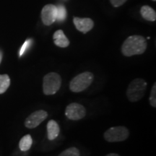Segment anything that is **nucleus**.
<instances>
[{
	"mask_svg": "<svg viewBox=\"0 0 156 156\" xmlns=\"http://www.w3.org/2000/svg\"><path fill=\"white\" fill-rule=\"evenodd\" d=\"M146 39L141 36H131L124 41L122 46V52L125 56H132L143 54L147 48Z\"/></svg>",
	"mask_w": 156,
	"mask_h": 156,
	"instance_id": "nucleus-1",
	"label": "nucleus"
},
{
	"mask_svg": "<svg viewBox=\"0 0 156 156\" xmlns=\"http://www.w3.org/2000/svg\"><path fill=\"white\" fill-rule=\"evenodd\" d=\"M147 83L145 80L136 78L129 83L126 90V96L130 102H136L143 98L147 90Z\"/></svg>",
	"mask_w": 156,
	"mask_h": 156,
	"instance_id": "nucleus-2",
	"label": "nucleus"
},
{
	"mask_svg": "<svg viewBox=\"0 0 156 156\" xmlns=\"http://www.w3.org/2000/svg\"><path fill=\"white\" fill-rule=\"evenodd\" d=\"M94 75L90 72H84L75 76L70 81L69 89L74 93H80L86 90L92 84Z\"/></svg>",
	"mask_w": 156,
	"mask_h": 156,
	"instance_id": "nucleus-3",
	"label": "nucleus"
},
{
	"mask_svg": "<svg viewBox=\"0 0 156 156\" xmlns=\"http://www.w3.org/2000/svg\"><path fill=\"white\" fill-rule=\"evenodd\" d=\"M62 85L61 76L56 73H49L43 79V92L46 95H54Z\"/></svg>",
	"mask_w": 156,
	"mask_h": 156,
	"instance_id": "nucleus-4",
	"label": "nucleus"
},
{
	"mask_svg": "<svg viewBox=\"0 0 156 156\" xmlns=\"http://www.w3.org/2000/svg\"><path fill=\"white\" fill-rule=\"evenodd\" d=\"M129 136V131L125 126H119L109 128L105 132L103 137L108 142H119L126 140Z\"/></svg>",
	"mask_w": 156,
	"mask_h": 156,
	"instance_id": "nucleus-5",
	"label": "nucleus"
},
{
	"mask_svg": "<svg viewBox=\"0 0 156 156\" xmlns=\"http://www.w3.org/2000/svg\"><path fill=\"white\" fill-rule=\"evenodd\" d=\"M65 116L70 120H80L86 116V109L80 103H72L66 107Z\"/></svg>",
	"mask_w": 156,
	"mask_h": 156,
	"instance_id": "nucleus-6",
	"label": "nucleus"
},
{
	"mask_svg": "<svg viewBox=\"0 0 156 156\" xmlns=\"http://www.w3.org/2000/svg\"><path fill=\"white\" fill-rule=\"evenodd\" d=\"M48 117V113L44 110H38L29 115L25 121V126L28 129H34L40 125Z\"/></svg>",
	"mask_w": 156,
	"mask_h": 156,
	"instance_id": "nucleus-7",
	"label": "nucleus"
},
{
	"mask_svg": "<svg viewBox=\"0 0 156 156\" xmlns=\"http://www.w3.org/2000/svg\"><path fill=\"white\" fill-rule=\"evenodd\" d=\"M57 8L53 5H47L43 8L41 12L42 22L46 25H51L56 21Z\"/></svg>",
	"mask_w": 156,
	"mask_h": 156,
	"instance_id": "nucleus-8",
	"label": "nucleus"
},
{
	"mask_svg": "<svg viewBox=\"0 0 156 156\" xmlns=\"http://www.w3.org/2000/svg\"><path fill=\"white\" fill-rule=\"evenodd\" d=\"M74 24H75L76 28L83 34H86L94 26V23L90 18L74 17Z\"/></svg>",
	"mask_w": 156,
	"mask_h": 156,
	"instance_id": "nucleus-9",
	"label": "nucleus"
},
{
	"mask_svg": "<svg viewBox=\"0 0 156 156\" xmlns=\"http://www.w3.org/2000/svg\"><path fill=\"white\" fill-rule=\"evenodd\" d=\"M60 127L55 120H49L47 123V135L49 140H54L58 136Z\"/></svg>",
	"mask_w": 156,
	"mask_h": 156,
	"instance_id": "nucleus-10",
	"label": "nucleus"
},
{
	"mask_svg": "<svg viewBox=\"0 0 156 156\" xmlns=\"http://www.w3.org/2000/svg\"><path fill=\"white\" fill-rule=\"evenodd\" d=\"M54 42L55 45L61 48H66L69 45V41L64 34L63 30H58L54 34Z\"/></svg>",
	"mask_w": 156,
	"mask_h": 156,
	"instance_id": "nucleus-11",
	"label": "nucleus"
},
{
	"mask_svg": "<svg viewBox=\"0 0 156 156\" xmlns=\"http://www.w3.org/2000/svg\"><path fill=\"white\" fill-rule=\"evenodd\" d=\"M33 144L32 136L30 134H26L21 138L19 142L20 150L23 152H26L30 149Z\"/></svg>",
	"mask_w": 156,
	"mask_h": 156,
	"instance_id": "nucleus-12",
	"label": "nucleus"
},
{
	"mask_svg": "<svg viewBox=\"0 0 156 156\" xmlns=\"http://www.w3.org/2000/svg\"><path fill=\"white\" fill-rule=\"evenodd\" d=\"M141 15L147 20L155 21L156 20V13L155 10L149 6H143L142 7Z\"/></svg>",
	"mask_w": 156,
	"mask_h": 156,
	"instance_id": "nucleus-13",
	"label": "nucleus"
},
{
	"mask_svg": "<svg viewBox=\"0 0 156 156\" xmlns=\"http://www.w3.org/2000/svg\"><path fill=\"white\" fill-rule=\"evenodd\" d=\"M10 85V78L7 75H0V94H3Z\"/></svg>",
	"mask_w": 156,
	"mask_h": 156,
	"instance_id": "nucleus-14",
	"label": "nucleus"
},
{
	"mask_svg": "<svg viewBox=\"0 0 156 156\" xmlns=\"http://www.w3.org/2000/svg\"><path fill=\"white\" fill-rule=\"evenodd\" d=\"M56 8H57V13H56V20L58 22H63L67 17V10L63 5H58Z\"/></svg>",
	"mask_w": 156,
	"mask_h": 156,
	"instance_id": "nucleus-15",
	"label": "nucleus"
},
{
	"mask_svg": "<svg viewBox=\"0 0 156 156\" xmlns=\"http://www.w3.org/2000/svg\"><path fill=\"white\" fill-rule=\"evenodd\" d=\"M58 156H80V152L77 147H71L62 151Z\"/></svg>",
	"mask_w": 156,
	"mask_h": 156,
	"instance_id": "nucleus-16",
	"label": "nucleus"
},
{
	"mask_svg": "<svg viewBox=\"0 0 156 156\" xmlns=\"http://www.w3.org/2000/svg\"><path fill=\"white\" fill-rule=\"evenodd\" d=\"M149 101L151 103V106H153V108L156 107V83H154L153 87L151 89V95L149 98Z\"/></svg>",
	"mask_w": 156,
	"mask_h": 156,
	"instance_id": "nucleus-17",
	"label": "nucleus"
},
{
	"mask_svg": "<svg viewBox=\"0 0 156 156\" xmlns=\"http://www.w3.org/2000/svg\"><path fill=\"white\" fill-rule=\"evenodd\" d=\"M33 43V40H31V39H28V40L25 41L24 44H23V46L21 47L20 50V53H19V56H23V54L25 53V51H26L30 47L31 44H32Z\"/></svg>",
	"mask_w": 156,
	"mask_h": 156,
	"instance_id": "nucleus-18",
	"label": "nucleus"
},
{
	"mask_svg": "<svg viewBox=\"0 0 156 156\" xmlns=\"http://www.w3.org/2000/svg\"><path fill=\"white\" fill-rule=\"evenodd\" d=\"M111 2L114 7H119V6L122 5L124 2H126V0H110Z\"/></svg>",
	"mask_w": 156,
	"mask_h": 156,
	"instance_id": "nucleus-19",
	"label": "nucleus"
},
{
	"mask_svg": "<svg viewBox=\"0 0 156 156\" xmlns=\"http://www.w3.org/2000/svg\"><path fill=\"white\" fill-rule=\"evenodd\" d=\"M106 156H121V155L117 153H109V154H107Z\"/></svg>",
	"mask_w": 156,
	"mask_h": 156,
	"instance_id": "nucleus-20",
	"label": "nucleus"
},
{
	"mask_svg": "<svg viewBox=\"0 0 156 156\" xmlns=\"http://www.w3.org/2000/svg\"><path fill=\"white\" fill-rule=\"evenodd\" d=\"M2 52L0 51V64H1L2 62Z\"/></svg>",
	"mask_w": 156,
	"mask_h": 156,
	"instance_id": "nucleus-21",
	"label": "nucleus"
},
{
	"mask_svg": "<svg viewBox=\"0 0 156 156\" xmlns=\"http://www.w3.org/2000/svg\"><path fill=\"white\" fill-rule=\"evenodd\" d=\"M153 1H155V0H153Z\"/></svg>",
	"mask_w": 156,
	"mask_h": 156,
	"instance_id": "nucleus-22",
	"label": "nucleus"
}]
</instances>
